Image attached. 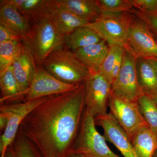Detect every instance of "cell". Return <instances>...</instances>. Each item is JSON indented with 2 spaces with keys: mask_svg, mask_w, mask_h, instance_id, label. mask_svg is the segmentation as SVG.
<instances>
[{
  "mask_svg": "<svg viewBox=\"0 0 157 157\" xmlns=\"http://www.w3.org/2000/svg\"><path fill=\"white\" fill-rule=\"evenodd\" d=\"M149 96L150 97L151 99L153 100L157 106V91Z\"/></svg>",
  "mask_w": 157,
  "mask_h": 157,
  "instance_id": "obj_34",
  "label": "cell"
},
{
  "mask_svg": "<svg viewBox=\"0 0 157 157\" xmlns=\"http://www.w3.org/2000/svg\"><path fill=\"white\" fill-rule=\"evenodd\" d=\"M5 157H14L13 155L12 154L11 152L8 149L7 151L6 152V155H5Z\"/></svg>",
  "mask_w": 157,
  "mask_h": 157,
  "instance_id": "obj_35",
  "label": "cell"
},
{
  "mask_svg": "<svg viewBox=\"0 0 157 157\" xmlns=\"http://www.w3.org/2000/svg\"><path fill=\"white\" fill-rule=\"evenodd\" d=\"M8 124V117L4 113H0V130H1V132H4Z\"/></svg>",
  "mask_w": 157,
  "mask_h": 157,
  "instance_id": "obj_31",
  "label": "cell"
},
{
  "mask_svg": "<svg viewBox=\"0 0 157 157\" xmlns=\"http://www.w3.org/2000/svg\"><path fill=\"white\" fill-rule=\"evenodd\" d=\"M109 49L98 72L104 76L110 83L111 73L113 68L120 59L123 57L125 52L124 46L113 45H109Z\"/></svg>",
  "mask_w": 157,
  "mask_h": 157,
  "instance_id": "obj_23",
  "label": "cell"
},
{
  "mask_svg": "<svg viewBox=\"0 0 157 157\" xmlns=\"http://www.w3.org/2000/svg\"><path fill=\"white\" fill-rule=\"evenodd\" d=\"M107 42H101L79 48L74 52L79 59L88 68L98 71L109 52Z\"/></svg>",
  "mask_w": 157,
  "mask_h": 157,
  "instance_id": "obj_17",
  "label": "cell"
},
{
  "mask_svg": "<svg viewBox=\"0 0 157 157\" xmlns=\"http://www.w3.org/2000/svg\"><path fill=\"white\" fill-rule=\"evenodd\" d=\"M137 79L144 94L149 96L157 91V75L147 59H137Z\"/></svg>",
  "mask_w": 157,
  "mask_h": 157,
  "instance_id": "obj_20",
  "label": "cell"
},
{
  "mask_svg": "<svg viewBox=\"0 0 157 157\" xmlns=\"http://www.w3.org/2000/svg\"><path fill=\"white\" fill-rule=\"evenodd\" d=\"M0 25H2L28 44L30 38L29 21L15 7L0 1Z\"/></svg>",
  "mask_w": 157,
  "mask_h": 157,
  "instance_id": "obj_13",
  "label": "cell"
},
{
  "mask_svg": "<svg viewBox=\"0 0 157 157\" xmlns=\"http://www.w3.org/2000/svg\"><path fill=\"white\" fill-rule=\"evenodd\" d=\"M140 112L151 130L157 135V106L151 98L144 94L139 99Z\"/></svg>",
  "mask_w": 157,
  "mask_h": 157,
  "instance_id": "obj_24",
  "label": "cell"
},
{
  "mask_svg": "<svg viewBox=\"0 0 157 157\" xmlns=\"http://www.w3.org/2000/svg\"><path fill=\"white\" fill-rule=\"evenodd\" d=\"M151 63L152 67L154 68L157 75V58L147 59Z\"/></svg>",
  "mask_w": 157,
  "mask_h": 157,
  "instance_id": "obj_33",
  "label": "cell"
},
{
  "mask_svg": "<svg viewBox=\"0 0 157 157\" xmlns=\"http://www.w3.org/2000/svg\"><path fill=\"white\" fill-rule=\"evenodd\" d=\"M122 66L117 77L111 84V93L118 98L137 102L143 96V91L137 79V58L127 45H125Z\"/></svg>",
  "mask_w": 157,
  "mask_h": 157,
  "instance_id": "obj_7",
  "label": "cell"
},
{
  "mask_svg": "<svg viewBox=\"0 0 157 157\" xmlns=\"http://www.w3.org/2000/svg\"><path fill=\"white\" fill-rule=\"evenodd\" d=\"M48 0H25L18 10L28 20L46 5Z\"/></svg>",
  "mask_w": 157,
  "mask_h": 157,
  "instance_id": "obj_27",
  "label": "cell"
},
{
  "mask_svg": "<svg viewBox=\"0 0 157 157\" xmlns=\"http://www.w3.org/2000/svg\"><path fill=\"white\" fill-rule=\"evenodd\" d=\"M94 118L96 125L102 127L106 140L112 143L124 157H138L127 133L110 113Z\"/></svg>",
  "mask_w": 157,
  "mask_h": 157,
  "instance_id": "obj_12",
  "label": "cell"
},
{
  "mask_svg": "<svg viewBox=\"0 0 157 157\" xmlns=\"http://www.w3.org/2000/svg\"><path fill=\"white\" fill-rule=\"evenodd\" d=\"M22 45L21 41L0 43V75L11 67L20 52Z\"/></svg>",
  "mask_w": 157,
  "mask_h": 157,
  "instance_id": "obj_22",
  "label": "cell"
},
{
  "mask_svg": "<svg viewBox=\"0 0 157 157\" xmlns=\"http://www.w3.org/2000/svg\"><path fill=\"white\" fill-rule=\"evenodd\" d=\"M152 157H157V148L156 149Z\"/></svg>",
  "mask_w": 157,
  "mask_h": 157,
  "instance_id": "obj_37",
  "label": "cell"
},
{
  "mask_svg": "<svg viewBox=\"0 0 157 157\" xmlns=\"http://www.w3.org/2000/svg\"><path fill=\"white\" fill-rule=\"evenodd\" d=\"M0 87L2 92L0 101L12 98L20 93L17 79L11 67L0 75Z\"/></svg>",
  "mask_w": 157,
  "mask_h": 157,
  "instance_id": "obj_25",
  "label": "cell"
},
{
  "mask_svg": "<svg viewBox=\"0 0 157 157\" xmlns=\"http://www.w3.org/2000/svg\"><path fill=\"white\" fill-rule=\"evenodd\" d=\"M49 97L24 103L0 104V113L5 114L8 119L7 126L0 138L1 157H5L8 147L16 137L21 124L25 118Z\"/></svg>",
  "mask_w": 157,
  "mask_h": 157,
  "instance_id": "obj_8",
  "label": "cell"
},
{
  "mask_svg": "<svg viewBox=\"0 0 157 157\" xmlns=\"http://www.w3.org/2000/svg\"><path fill=\"white\" fill-rule=\"evenodd\" d=\"M147 25L152 33L157 36V12H151L135 9L133 13Z\"/></svg>",
  "mask_w": 157,
  "mask_h": 157,
  "instance_id": "obj_28",
  "label": "cell"
},
{
  "mask_svg": "<svg viewBox=\"0 0 157 157\" xmlns=\"http://www.w3.org/2000/svg\"><path fill=\"white\" fill-rule=\"evenodd\" d=\"M42 66L58 80L68 84L83 83L96 72L86 67L76 54L65 45L51 52Z\"/></svg>",
  "mask_w": 157,
  "mask_h": 157,
  "instance_id": "obj_3",
  "label": "cell"
},
{
  "mask_svg": "<svg viewBox=\"0 0 157 157\" xmlns=\"http://www.w3.org/2000/svg\"><path fill=\"white\" fill-rule=\"evenodd\" d=\"M13 41H21V40L8 29L0 25V43Z\"/></svg>",
  "mask_w": 157,
  "mask_h": 157,
  "instance_id": "obj_30",
  "label": "cell"
},
{
  "mask_svg": "<svg viewBox=\"0 0 157 157\" xmlns=\"http://www.w3.org/2000/svg\"><path fill=\"white\" fill-rule=\"evenodd\" d=\"M54 0L29 19L30 28L29 46L37 67L54 51L65 45L64 37L59 33L52 20L51 10Z\"/></svg>",
  "mask_w": 157,
  "mask_h": 157,
  "instance_id": "obj_2",
  "label": "cell"
},
{
  "mask_svg": "<svg viewBox=\"0 0 157 157\" xmlns=\"http://www.w3.org/2000/svg\"><path fill=\"white\" fill-rule=\"evenodd\" d=\"M102 40L99 34L87 25L78 27L64 36L65 46L73 52Z\"/></svg>",
  "mask_w": 157,
  "mask_h": 157,
  "instance_id": "obj_18",
  "label": "cell"
},
{
  "mask_svg": "<svg viewBox=\"0 0 157 157\" xmlns=\"http://www.w3.org/2000/svg\"><path fill=\"white\" fill-rule=\"evenodd\" d=\"M11 67L17 79L20 93H22L29 87L37 69L33 54L26 43L23 42L21 50Z\"/></svg>",
  "mask_w": 157,
  "mask_h": 157,
  "instance_id": "obj_14",
  "label": "cell"
},
{
  "mask_svg": "<svg viewBox=\"0 0 157 157\" xmlns=\"http://www.w3.org/2000/svg\"><path fill=\"white\" fill-rule=\"evenodd\" d=\"M56 2L89 23L95 22L103 13L99 0H56Z\"/></svg>",
  "mask_w": 157,
  "mask_h": 157,
  "instance_id": "obj_15",
  "label": "cell"
},
{
  "mask_svg": "<svg viewBox=\"0 0 157 157\" xmlns=\"http://www.w3.org/2000/svg\"><path fill=\"white\" fill-rule=\"evenodd\" d=\"M85 105L94 117L107 114L111 85L104 76L96 71L84 82Z\"/></svg>",
  "mask_w": 157,
  "mask_h": 157,
  "instance_id": "obj_9",
  "label": "cell"
},
{
  "mask_svg": "<svg viewBox=\"0 0 157 157\" xmlns=\"http://www.w3.org/2000/svg\"><path fill=\"white\" fill-rule=\"evenodd\" d=\"M106 141L96 129L94 116L85 109L72 154L86 157H121L109 148Z\"/></svg>",
  "mask_w": 157,
  "mask_h": 157,
  "instance_id": "obj_4",
  "label": "cell"
},
{
  "mask_svg": "<svg viewBox=\"0 0 157 157\" xmlns=\"http://www.w3.org/2000/svg\"><path fill=\"white\" fill-rule=\"evenodd\" d=\"M67 157H86L82 155L77 154H72L69 155Z\"/></svg>",
  "mask_w": 157,
  "mask_h": 157,
  "instance_id": "obj_36",
  "label": "cell"
},
{
  "mask_svg": "<svg viewBox=\"0 0 157 157\" xmlns=\"http://www.w3.org/2000/svg\"><path fill=\"white\" fill-rule=\"evenodd\" d=\"M80 84H68L60 81L41 66L37 67L32 83L27 89L12 98L0 101V104L24 103L59 94L74 89Z\"/></svg>",
  "mask_w": 157,
  "mask_h": 157,
  "instance_id": "obj_5",
  "label": "cell"
},
{
  "mask_svg": "<svg viewBox=\"0 0 157 157\" xmlns=\"http://www.w3.org/2000/svg\"><path fill=\"white\" fill-rule=\"evenodd\" d=\"M84 82L73 90L51 96L27 116L19 129L42 155L72 154L84 113Z\"/></svg>",
  "mask_w": 157,
  "mask_h": 157,
  "instance_id": "obj_1",
  "label": "cell"
},
{
  "mask_svg": "<svg viewBox=\"0 0 157 157\" xmlns=\"http://www.w3.org/2000/svg\"><path fill=\"white\" fill-rule=\"evenodd\" d=\"M43 156V155H42ZM43 157H56L53 155H45L43 156Z\"/></svg>",
  "mask_w": 157,
  "mask_h": 157,
  "instance_id": "obj_38",
  "label": "cell"
},
{
  "mask_svg": "<svg viewBox=\"0 0 157 157\" xmlns=\"http://www.w3.org/2000/svg\"><path fill=\"white\" fill-rule=\"evenodd\" d=\"M14 157H43L38 147L19 129L8 148Z\"/></svg>",
  "mask_w": 157,
  "mask_h": 157,
  "instance_id": "obj_21",
  "label": "cell"
},
{
  "mask_svg": "<svg viewBox=\"0 0 157 157\" xmlns=\"http://www.w3.org/2000/svg\"><path fill=\"white\" fill-rule=\"evenodd\" d=\"M126 45L137 58H157V42L147 25L138 17L132 19Z\"/></svg>",
  "mask_w": 157,
  "mask_h": 157,
  "instance_id": "obj_11",
  "label": "cell"
},
{
  "mask_svg": "<svg viewBox=\"0 0 157 157\" xmlns=\"http://www.w3.org/2000/svg\"><path fill=\"white\" fill-rule=\"evenodd\" d=\"M5 1L6 3L15 7L18 10L21 8L25 0H5Z\"/></svg>",
  "mask_w": 157,
  "mask_h": 157,
  "instance_id": "obj_32",
  "label": "cell"
},
{
  "mask_svg": "<svg viewBox=\"0 0 157 157\" xmlns=\"http://www.w3.org/2000/svg\"><path fill=\"white\" fill-rule=\"evenodd\" d=\"M130 140L138 157H152L157 147V135L148 126L137 131Z\"/></svg>",
  "mask_w": 157,
  "mask_h": 157,
  "instance_id": "obj_19",
  "label": "cell"
},
{
  "mask_svg": "<svg viewBox=\"0 0 157 157\" xmlns=\"http://www.w3.org/2000/svg\"><path fill=\"white\" fill-rule=\"evenodd\" d=\"M109 107V113L117 121L130 139L140 129L148 126L140 112L138 102L118 98L111 93Z\"/></svg>",
  "mask_w": 157,
  "mask_h": 157,
  "instance_id": "obj_10",
  "label": "cell"
},
{
  "mask_svg": "<svg viewBox=\"0 0 157 157\" xmlns=\"http://www.w3.org/2000/svg\"><path fill=\"white\" fill-rule=\"evenodd\" d=\"M103 12L133 13L135 9L131 0H99Z\"/></svg>",
  "mask_w": 157,
  "mask_h": 157,
  "instance_id": "obj_26",
  "label": "cell"
},
{
  "mask_svg": "<svg viewBox=\"0 0 157 157\" xmlns=\"http://www.w3.org/2000/svg\"><path fill=\"white\" fill-rule=\"evenodd\" d=\"M51 15L56 28L63 37L76 29L89 24L68 9L57 5L56 0H54Z\"/></svg>",
  "mask_w": 157,
  "mask_h": 157,
  "instance_id": "obj_16",
  "label": "cell"
},
{
  "mask_svg": "<svg viewBox=\"0 0 157 157\" xmlns=\"http://www.w3.org/2000/svg\"><path fill=\"white\" fill-rule=\"evenodd\" d=\"M135 9L148 12H157V0H131Z\"/></svg>",
  "mask_w": 157,
  "mask_h": 157,
  "instance_id": "obj_29",
  "label": "cell"
},
{
  "mask_svg": "<svg viewBox=\"0 0 157 157\" xmlns=\"http://www.w3.org/2000/svg\"><path fill=\"white\" fill-rule=\"evenodd\" d=\"M132 21L128 12H103L98 20L86 25L94 30L108 45L125 46L128 42Z\"/></svg>",
  "mask_w": 157,
  "mask_h": 157,
  "instance_id": "obj_6",
  "label": "cell"
}]
</instances>
